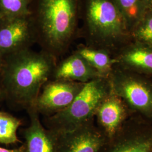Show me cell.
Listing matches in <instances>:
<instances>
[{
    "label": "cell",
    "mask_w": 152,
    "mask_h": 152,
    "mask_svg": "<svg viewBox=\"0 0 152 152\" xmlns=\"http://www.w3.org/2000/svg\"><path fill=\"white\" fill-rule=\"evenodd\" d=\"M99 77V74L80 55L72 54L58 61L50 80H63L87 83Z\"/></svg>",
    "instance_id": "obj_13"
},
{
    "label": "cell",
    "mask_w": 152,
    "mask_h": 152,
    "mask_svg": "<svg viewBox=\"0 0 152 152\" xmlns=\"http://www.w3.org/2000/svg\"><path fill=\"white\" fill-rule=\"evenodd\" d=\"M4 16V15H3L2 13L0 12V19H1Z\"/></svg>",
    "instance_id": "obj_23"
},
{
    "label": "cell",
    "mask_w": 152,
    "mask_h": 152,
    "mask_svg": "<svg viewBox=\"0 0 152 152\" xmlns=\"http://www.w3.org/2000/svg\"><path fill=\"white\" fill-rule=\"evenodd\" d=\"M78 38L112 56L132 41L125 20L113 0H80Z\"/></svg>",
    "instance_id": "obj_3"
},
{
    "label": "cell",
    "mask_w": 152,
    "mask_h": 152,
    "mask_svg": "<svg viewBox=\"0 0 152 152\" xmlns=\"http://www.w3.org/2000/svg\"><path fill=\"white\" fill-rule=\"evenodd\" d=\"M86 83L63 80H50L42 87L32 106L45 117L67 108Z\"/></svg>",
    "instance_id": "obj_7"
},
{
    "label": "cell",
    "mask_w": 152,
    "mask_h": 152,
    "mask_svg": "<svg viewBox=\"0 0 152 152\" xmlns=\"http://www.w3.org/2000/svg\"><path fill=\"white\" fill-rule=\"evenodd\" d=\"M4 100H6V94L0 74V103L3 102Z\"/></svg>",
    "instance_id": "obj_20"
},
{
    "label": "cell",
    "mask_w": 152,
    "mask_h": 152,
    "mask_svg": "<svg viewBox=\"0 0 152 152\" xmlns=\"http://www.w3.org/2000/svg\"><path fill=\"white\" fill-rule=\"evenodd\" d=\"M123 68L152 77V49L131 41L113 56Z\"/></svg>",
    "instance_id": "obj_12"
},
{
    "label": "cell",
    "mask_w": 152,
    "mask_h": 152,
    "mask_svg": "<svg viewBox=\"0 0 152 152\" xmlns=\"http://www.w3.org/2000/svg\"><path fill=\"white\" fill-rule=\"evenodd\" d=\"M131 33L147 10L146 0H113Z\"/></svg>",
    "instance_id": "obj_15"
},
{
    "label": "cell",
    "mask_w": 152,
    "mask_h": 152,
    "mask_svg": "<svg viewBox=\"0 0 152 152\" xmlns=\"http://www.w3.org/2000/svg\"><path fill=\"white\" fill-rule=\"evenodd\" d=\"M99 152H152V123L132 115Z\"/></svg>",
    "instance_id": "obj_6"
},
{
    "label": "cell",
    "mask_w": 152,
    "mask_h": 152,
    "mask_svg": "<svg viewBox=\"0 0 152 152\" xmlns=\"http://www.w3.org/2000/svg\"><path fill=\"white\" fill-rule=\"evenodd\" d=\"M4 62V56L0 53V70L2 68Z\"/></svg>",
    "instance_id": "obj_22"
},
{
    "label": "cell",
    "mask_w": 152,
    "mask_h": 152,
    "mask_svg": "<svg viewBox=\"0 0 152 152\" xmlns=\"http://www.w3.org/2000/svg\"><path fill=\"white\" fill-rule=\"evenodd\" d=\"M22 125L20 119L0 110V143L5 145L22 143L17 135L18 130Z\"/></svg>",
    "instance_id": "obj_16"
},
{
    "label": "cell",
    "mask_w": 152,
    "mask_h": 152,
    "mask_svg": "<svg viewBox=\"0 0 152 152\" xmlns=\"http://www.w3.org/2000/svg\"><path fill=\"white\" fill-rule=\"evenodd\" d=\"M32 0H0V12L4 16L29 15V7Z\"/></svg>",
    "instance_id": "obj_18"
},
{
    "label": "cell",
    "mask_w": 152,
    "mask_h": 152,
    "mask_svg": "<svg viewBox=\"0 0 152 152\" xmlns=\"http://www.w3.org/2000/svg\"><path fill=\"white\" fill-rule=\"evenodd\" d=\"M147 3V10H152V0H146Z\"/></svg>",
    "instance_id": "obj_21"
},
{
    "label": "cell",
    "mask_w": 152,
    "mask_h": 152,
    "mask_svg": "<svg viewBox=\"0 0 152 152\" xmlns=\"http://www.w3.org/2000/svg\"><path fill=\"white\" fill-rule=\"evenodd\" d=\"M108 78L112 92L132 113L152 123V77L115 64Z\"/></svg>",
    "instance_id": "obj_5"
},
{
    "label": "cell",
    "mask_w": 152,
    "mask_h": 152,
    "mask_svg": "<svg viewBox=\"0 0 152 152\" xmlns=\"http://www.w3.org/2000/svg\"><path fill=\"white\" fill-rule=\"evenodd\" d=\"M29 12L41 50L59 61L78 38L80 0H32Z\"/></svg>",
    "instance_id": "obj_2"
},
{
    "label": "cell",
    "mask_w": 152,
    "mask_h": 152,
    "mask_svg": "<svg viewBox=\"0 0 152 152\" xmlns=\"http://www.w3.org/2000/svg\"><path fill=\"white\" fill-rule=\"evenodd\" d=\"M0 152H26V147L23 143L21 146L14 149H7L0 147Z\"/></svg>",
    "instance_id": "obj_19"
},
{
    "label": "cell",
    "mask_w": 152,
    "mask_h": 152,
    "mask_svg": "<svg viewBox=\"0 0 152 152\" xmlns=\"http://www.w3.org/2000/svg\"><path fill=\"white\" fill-rule=\"evenodd\" d=\"M134 115L122 99L112 91L98 107L95 118L99 129L109 140Z\"/></svg>",
    "instance_id": "obj_10"
},
{
    "label": "cell",
    "mask_w": 152,
    "mask_h": 152,
    "mask_svg": "<svg viewBox=\"0 0 152 152\" xmlns=\"http://www.w3.org/2000/svg\"><path fill=\"white\" fill-rule=\"evenodd\" d=\"M30 123L22 130L26 152H56L58 134L42 124L39 114L33 106L27 110Z\"/></svg>",
    "instance_id": "obj_11"
},
{
    "label": "cell",
    "mask_w": 152,
    "mask_h": 152,
    "mask_svg": "<svg viewBox=\"0 0 152 152\" xmlns=\"http://www.w3.org/2000/svg\"><path fill=\"white\" fill-rule=\"evenodd\" d=\"M56 134V152H99L108 141L95 124V119L73 130Z\"/></svg>",
    "instance_id": "obj_9"
},
{
    "label": "cell",
    "mask_w": 152,
    "mask_h": 152,
    "mask_svg": "<svg viewBox=\"0 0 152 152\" xmlns=\"http://www.w3.org/2000/svg\"><path fill=\"white\" fill-rule=\"evenodd\" d=\"M58 61L44 51L31 49L4 56L0 74L6 100L17 109L27 110L32 106Z\"/></svg>",
    "instance_id": "obj_1"
},
{
    "label": "cell",
    "mask_w": 152,
    "mask_h": 152,
    "mask_svg": "<svg viewBox=\"0 0 152 152\" xmlns=\"http://www.w3.org/2000/svg\"><path fill=\"white\" fill-rule=\"evenodd\" d=\"M111 91L108 78L99 77L87 82L67 108L45 117V126L58 134L75 130L95 119L98 107Z\"/></svg>",
    "instance_id": "obj_4"
},
{
    "label": "cell",
    "mask_w": 152,
    "mask_h": 152,
    "mask_svg": "<svg viewBox=\"0 0 152 152\" xmlns=\"http://www.w3.org/2000/svg\"><path fill=\"white\" fill-rule=\"evenodd\" d=\"M132 42L152 49V10L148 9L131 33Z\"/></svg>",
    "instance_id": "obj_17"
},
{
    "label": "cell",
    "mask_w": 152,
    "mask_h": 152,
    "mask_svg": "<svg viewBox=\"0 0 152 152\" xmlns=\"http://www.w3.org/2000/svg\"><path fill=\"white\" fill-rule=\"evenodd\" d=\"M37 44V37L29 15L4 16L0 19V53L4 56Z\"/></svg>",
    "instance_id": "obj_8"
},
{
    "label": "cell",
    "mask_w": 152,
    "mask_h": 152,
    "mask_svg": "<svg viewBox=\"0 0 152 152\" xmlns=\"http://www.w3.org/2000/svg\"><path fill=\"white\" fill-rule=\"evenodd\" d=\"M74 51L86 60L102 77L108 78L115 64L113 56L103 50L95 49L81 44L77 45Z\"/></svg>",
    "instance_id": "obj_14"
}]
</instances>
